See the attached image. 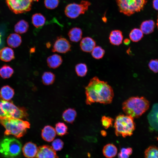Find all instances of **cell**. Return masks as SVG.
I'll use <instances>...</instances> for the list:
<instances>
[{"label": "cell", "mask_w": 158, "mask_h": 158, "mask_svg": "<svg viewBox=\"0 0 158 158\" xmlns=\"http://www.w3.org/2000/svg\"><path fill=\"white\" fill-rule=\"evenodd\" d=\"M157 118H158V114H157Z\"/></svg>", "instance_id": "cell-48"}, {"label": "cell", "mask_w": 158, "mask_h": 158, "mask_svg": "<svg viewBox=\"0 0 158 158\" xmlns=\"http://www.w3.org/2000/svg\"><path fill=\"white\" fill-rule=\"evenodd\" d=\"M150 103L143 97H131L122 104V109L125 114L134 118L140 117L149 109Z\"/></svg>", "instance_id": "cell-2"}, {"label": "cell", "mask_w": 158, "mask_h": 158, "mask_svg": "<svg viewBox=\"0 0 158 158\" xmlns=\"http://www.w3.org/2000/svg\"><path fill=\"white\" fill-rule=\"evenodd\" d=\"M145 158H158V148L154 146H150L145 152Z\"/></svg>", "instance_id": "cell-30"}, {"label": "cell", "mask_w": 158, "mask_h": 158, "mask_svg": "<svg viewBox=\"0 0 158 158\" xmlns=\"http://www.w3.org/2000/svg\"><path fill=\"white\" fill-rule=\"evenodd\" d=\"M22 145L18 140L6 137L0 141V153L7 158H13L19 155L21 151Z\"/></svg>", "instance_id": "cell-6"}, {"label": "cell", "mask_w": 158, "mask_h": 158, "mask_svg": "<svg viewBox=\"0 0 158 158\" xmlns=\"http://www.w3.org/2000/svg\"><path fill=\"white\" fill-rule=\"evenodd\" d=\"M0 123L5 128L4 135H13L20 138L25 133L30 127L28 121L13 118H0Z\"/></svg>", "instance_id": "cell-3"}, {"label": "cell", "mask_w": 158, "mask_h": 158, "mask_svg": "<svg viewBox=\"0 0 158 158\" xmlns=\"http://www.w3.org/2000/svg\"><path fill=\"white\" fill-rule=\"evenodd\" d=\"M132 117L119 114L116 117L114 124L116 136L125 138L131 136L135 128V124Z\"/></svg>", "instance_id": "cell-4"}, {"label": "cell", "mask_w": 158, "mask_h": 158, "mask_svg": "<svg viewBox=\"0 0 158 158\" xmlns=\"http://www.w3.org/2000/svg\"><path fill=\"white\" fill-rule=\"evenodd\" d=\"M26 109L16 106L10 101L0 100V118L22 119L28 116Z\"/></svg>", "instance_id": "cell-5"}, {"label": "cell", "mask_w": 158, "mask_h": 158, "mask_svg": "<svg viewBox=\"0 0 158 158\" xmlns=\"http://www.w3.org/2000/svg\"><path fill=\"white\" fill-rule=\"evenodd\" d=\"M87 105H90L94 103L104 104L111 103L114 97V92L111 87L107 82L100 80L95 76L90 81L85 87Z\"/></svg>", "instance_id": "cell-1"}, {"label": "cell", "mask_w": 158, "mask_h": 158, "mask_svg": "<svg viewBox=\"0 0 158 158\" xmlns=\"http://www.w3.org/2000/svg\"><path fill=\"white\" fill-rule=\"evenodd\" d=\"M13 72V69L8 65H4L0 68V76L4 79L11 77Z\"/></svg>", "instance_id": "cell-28"}, {"label": "cell", "mask_w": 158, "mask_h": 158, "mask_svg": "<svg viewBox=\"0 0 158 158\" xmlns=\"http://www.w3.org/2000/svg\"><path fill=\"white\" fill-rule=\"evenodd\" d=\"M102 152L104 156L107 158H113L116 155L117 149L114 144L109 143L103 147Z\"/></svg>", "instance_id": "cell-19"}, {"label": "cell", "mask_w": 158, "mask_h": 158, "mask_svg": "<svg viewBox=\"0 0 158 158\" xmlns=\"http://www.w3.org/2000/svg\"><path fill=\"white\" fill-rule=\"evenodd\" d=\"M118 158H129V155L120 152L118 154Z\"/></svg>", "instance_id": "cell-38"}, {"label": "cell", "mask_w": 158, "mask_h": 158, "mask_svg": "<svg viewBox=\"0 0 158 158\" xmlns=\"http://www.w3.org/2000/svg\"><path fill=\"white\" fill-rule=\"evenodd\" d=\"M71 45L66 38L58 37L55 40L52 49L53 52L66 53L71 50Z\"/></svg>", "instance_id": "cell-10"}, {"label": "cell", "mask_w": 158, "mask_h": 158, "mask_svg": "<svg viewBox=\"0 0 158 158\" xmlns=\"http://www.w3.org/2000/svg\"><path fill=\"white\" fill-rule=\"evenodd\" d=\"M153 5L154 8L158 10V0H154L153 2Z\"/></svg>", "instance_id": "cell-39"}, {"label": "cell", "mask_w": 158, "mask_h": 158, "mask_svg": "<svg viewBox=\"0 0 158 158\" xmlns=\"http://www.w3.org/2000/svg\"><path fill=\"white\" fill-rule=\"evenodd\" d=\"M64 143L62 140L57 138L54 140L52 143V147L55 151H59L63 148Z\"/></svg>", "instance_id": "cell-35"}, {"label": "cell", "mask_w": 158, "mask_h": 158, "mask_svg": "<svg viewBox=\"0 0 158 158\" xmlns=\"http://www.w3.org/2000/svg\"><path fill=\"white\" fill-rule=\"evenodd\" d=\"M35 48H32L30 49V52L33 53L35 52Z\"/></svg>", "instance_id": "cell-44"}, {"label": "cell", "mask_w": 158, "mask_h": 158, "mask_svg": "<svg viewBox=\"0 0 158 158\" xmlns=\"http://www.w3.org/2000/svg\"><path fill=\"white\" fill-rule=\"evenodd\" d=\"M47 62L49 67L55 69L59 67L61 64L63 59L60 55L55 54L48 57Z\"/></svg>", "instance_id": "cell-16"}, {"label": "cell", "mask_w": 158, "mask_h": 158, "mask_svg": "<svg viewBox=\"0 0 158 158\" xmlns=\"http://www.w3.org/2000/svg\"><path fill=\"white\" fill-rule=\"evenodd\" d=\"M87 138L88 140L91 142H95L97 141L96 138L94 136L89 137Z\"/></svg>", "instance_id": "cell-40"}, {"label": "cell", "mask_w": 158, "mask_h": 158, "mask_svg": "<svg viewBox=\"0 0 158 158\" xmlns=\"http://www.w3.org/2000/svg\"><path fill=\"white\" fill-rule=\"evenodd\" d=\"M123 43L125 45H128L130 43V40L128 38H126L123 40Z\"/></svg>", "instance_id": "cell-41"}, {"label": "cell", "mask_w": 158, "mask_h": 158, "mask_svg": "<svg viewBox=\"0 0 158 158\" xmlns=\"http://www.w3.org/2000/svg\"><path fill=\"white\" fill-rule=\"evenodd\" d=\"M75 70L77 75L80 77L85 76L86 75L88 71L87 65L83 63L77 64L75 67Z\"/></svg>", "instance_id": "cell-29"}, {"label": "cell", "mask_w": 158, "mask_h": 158, "mask_svg": "<svg viewBox=\"0 0 158 158\" xmlns=\"http://www.w3.org/2000/svg\"><path fill=\"white\" fill-rule=\"evenodd\" d=\"M157 28H158V19H157Z\"/></svg>", "instance_id": "cell-46"}, {"label": "cell", "mask_w": 158, "mask_h": 158, "mask_svg": "<svg viewBox=\"0 0 158 158\" xmlns=\"http://www.w3.org/2000/svg\"><path fill=\"white\" fill-rule=\"evenodd\" d=\"M91 52L92 56L94 59H102L105 53L104 50L99 46H95Z\"/></svg>", "instance_id": "cell-32"}, {"label": "cell", "mask_w": 158, "mask_h": 158, "mask_svg": "<svg viewBox=\"0 0 158 158\" xmlns=\"http://www.w3.org/2000/svg\"><path fill=\"white\" fill-rule=\"evenodd\" d=\"M143 34L140 29L135 28L130 31L129 34V38L132 41L137 42L140 40L143 37Z\"/></svg>", "instance_id": "cell-27"}, {"label": "cell", "mask_w": 158, "mask_h": 158, "mask_svg": "<svg viewBox=\"0 0 158 158\" xmlns=\"http://www.w3.org/2000/svg\"><path fill=\"white\" fill-rule=\"evenodd\" d=\"M7 42L10 47L12 48H16L19 46L21 43V37L17 34H11L8 37Z\"/></svg>", "instance_id": "cell-20"}, {"label": "cell", "mask_w": 158, "mask_h": 158, "mask_svg": "<svg viewBox=\"0 0 158 158\" xmlns=\"http://www.w3.org/2000/svg\"><path fill=\"white\" fill-rule=\"evenodd\" d=\"M28 23L23 20L19 21L15 25L14 31L16 33L22 34L26 32L29 28Z\"/></svg>", "instance_id": "cell-25"}, {"label": "cell", "mask_w": 158, "mask_h": 158, "mask_svg": "<svg viewBox=\"0 0 158 158\" xmlns=\"http://www.w3.org/2000/svg\"><path fill=\"white\" fill-rule=\"evenodd\" d=\"M77 112L73 108H69L63 111L62 117L66 122L72 123L74 121Z\"/></svg>", "instance_id": "cell-22"}, {"label": "cell", "mask_w": 158, "mask_h": 158, "mask_svg": "<svg viewBox=\"0 0 158 158\" xmlns=\"http://www.w3.org/2000/svg\"><path fill=\"white\" fill-rule=\"evenodd\" d=\"M15 58L14 52L11 48L6 47L0 51V59L5 62L11 61Z\"/></svg>", "instance_id": "cell-17"}, {"label": "cell", "mask_w": 158, "mask_h": 158, "mask_svg": "<svg viewBox=\"0 0 158 158\" xmlns=\"http://www.w3.org/2000/svg\"><path fill=\"white\" fill-rule=\"evenodd\" d=\"M14 94V90L8 85L2 87L0 90V97L5 100H10L13 97Z\"/></svg>", "instance_id": "cell-21"}, {"label": "cell", "mask_w": 158, "mask_h": 158, "mask_svg": "<svg viewBox=\"0 0 158 158\" xmlns=\"http://www.w3.org/2000/svg\"><path fill=\"white\" fill-rule=\"evenodd\" d=\"M55 129L56 133L59 136H63L68 133L67 126L63 122L57 123L55 125Z\"/></svg>", "instance_id": "cell-31"}, {"label": "cell", "mask_w": 158, "mask_h": 158, "mask_svg": "<svg viewBox=\"0 0 158 158\" xmlns=\"http://www.w3.org/2000/svg\"><path fill=\"white\" fill-rule=\"evenodd\" d=\"M155 27V23L152 20L143 22L140 26V29L143 33L148 34L152 32Z\"/></svg>", "instance_id": "cell-23"}, {"label": "cell", "mask_w": 158, "mask_h": 158, "mask_svg": "<svg viewBox=\"0 0 158 158\" xmlns=\"http://www.w3.org/2000/svg\"><path fill=\"white\" fill-rule=\"evenodd\" d=\"M35 158H58L55 150L52 147L44 145L38 147Z\"/></svg>", "instance_id": "cell-11"}, {"label": "cell", "mask_w": 158, "mask_h": 158, "mask_svg": "<svg viewBox=\"0 0 158 158\" xmlns=\"http://www.w3.org/2000/svg\"><path fill=\"white\" fill-rule=\"evenodd\" d=\"M46 47L47 48H50L51 46V44L50 42H48L46 44Z\"/></svg>", "instance_id": "cell-43"}, {"label": "cell", "mask_w": 158, "mask_h": 158, "mask_svg": "<svg viewBox=\"0 0 158 158\" xmlns=\"http://www.w3.org/2000/svg\"><path fill=\"white\" fill-rule=\"evenodd\" d=\"M32 1H38L39 0H31Z\"/></svg>", "instance_id": "cell-47"}, {"label": "cell", "mask_w": 158, "mask_h": 158, "mask_svg": "<svg viewBox=\"0 0 158 158\" xmlns=\"http://www.w3.org/2000/svg\"><path fill=\"white\" fill-rule=\"evenodd\" d=\"M83 32L80 28L74 27L68 31V35L70 40L73 42H78L82 38Z\"/></svg>", "instance_id": "cell-18"}, {"label": "cell", "mask_w": 158, "mask_h": 158, "mask_svg": "<svg viewBox=\"0 0 158 158\" xmlns=\"http://www.w3.org/2000/svg\"><path fill=\"white\" fill-rule=\"evenodd\" d=\"M90 3L86 0L81 1L80 4L73 3L67 5L65 7L64 12L68 17L75 18L82 14H84L88 10Z\"/></svg>", "instance_id": "cell-8"}, {"label": "cell", "mask_w": 158, "mask_h": 158, "mask_svg": "<svg viewBox=\"0 0 158 158\" xmlns=\"http://www.w3.org/2000/svg\"><path fill=\"white\" fill-rule=\"evenodd\" d=\"M59 0H44L45 6L48 9H53L57 7L59 4Z\"/></svg>", "instance_id": "cell-34"}, {"label": "cell", "mask_w": 158, "mask_h": 158, "mask_svg": "<svg viewBox=\"0 0 158 158\" xmlns=\"http://www.w3.org/2000/svg\"><path fill=\"white\" fill-rule=\"evenodd\" d=\"M123 36L122 32L119 30L112 31L109 37L110 42L112 45L119 46L122 43Z\"/></svg>", "instance_id": "cell-15"}, {"label": "cell", "mask_w": 158, "mask_h": 158, "mask_svg": "<svg viewBox=\"0 0 158 158\" xmlns=\"http://www.w3.org/2000/svg\"><path fill=\"white\" fill-rule=\"evenodd\" d=\"M55 129L49 125L45 126L42 130L41 136L45 141L48 142L52 141L56 136Z\"/></svg>", "instance_id": "cell-14"}, {"label": "cell", "mask_w": 158, "mask_h": 158, "mask_svg": "<svg viewBox=\"0 0 158 158\" xmlns=\"http://www.w3.org/2000/svg\"><path fill=\"white\" fill-rule=\"evenodd\" d=\"M96 45V42L94 39L91 37H86L82 39L80 45L83 51L90 52L95 47Z\"/></svg>", "instance_id": "cell-13"}, {"label": "cell", "mask_w": 158, "mask_h": 158, "mask_svg": "<svg viewBox=\"0 0 158 158\" xmlns=\"http://www.w3.org/2000/svg\"><path fill=\"white\" fill-rule=\"evenodd\" d=\"M148 66L150 70L153 72H158V60H151L149 63Z\"/></svg>", "instance_id": "cell-36"}, {"label": "cell", "mask_w": 158, "mask_h": 158, "mask_svg": "<svg viewBox=\"0 0 158 158\" xmlns=\"http://www.w3.org/2000/svg\"><path fill=\"white\" fill-rule=\"evenodd\" d=\"M120 152L130 155L132 154L133 150L132 148L131 147H128L127 148H122L121 149Z\"/></svg>", "instance_id": "cell-37"}, {"label": "cell", "mask_w": 158, "mask_h": 158, "mask_svg": "<svg viewBox=\"0 0 158 158\" xmlns=\"http://www.w3.org/2000/svg\"><path fill=\"white\" fill-rule=\"evenodd\" d=\"M43 84L46 85H51L53 83L55 79V75L52 72L46 71L44 72L42 77Z\"/></svg>", "instance_id": "cell-26"}, {"label": "cell", "mask_w": 158, "mask_h": 158, "mask_svg": "<svg viewBox=\"0 0 158 158\" xmlns=\"http://www.w3.org/2000/svg\"><path fill=\"white\" fill-rule=\"evenodd\" d=\"M113 121L112 118L105 116H102L101 119L102 126L106 129L112 126Z\"/></svg>", "instance_id": "cell-33"}, {"label": "cell", "mask_w": 158, "mask_h": 158, "mask_svg": "<svg viewBox=\"0 0 158 158\" xmlns=\"http://www.w3.org/2000/svg\"><path fill=\"white\" fill-rule=\"evenodd\" d=\"M101 133L102 135L103 136H105L107 135V132L105 130H102L101 131Z\"/></svg>", "instance_id": "cell-42"}, {"label": "cell", "mask_w": 158, "mask_h": 158, "mask_svg": "<svg viewBox=\"0 0 158 158\" xmlns=\"http://www.w3.org/2000/svg\"><path fill=\"white\" fill-rule=\"evenodd\" d=\"M24 156L28 158H33L37 154L38 150L36 144L31 142L26 143L22 149Z\"/></svg>", "instance_id": "cell-12"}, {"label": "cell", "mask_w": 158, "mask_h": 158, "mask_svg": "<svg viewBox=\"0 0 158 158\" xmlns=\"http://www.w3.org/2000/svg\"><path fill=\"white\" fill-rule=\"evenodd\" d=\"M2 42V40H1V35L0 33V44H1V43Z\"/></svg>", "instance_id": "cell-45"}, {"label": "cell", "mask_w": 158, "mask_h": 158, "mask_svg": "<svg viewBox=\"0 0 158 158\" xmlns=\"http://www.w3.org/2000/svg\"><path fill=\"white\" fill-rule=\"evenodd\" d=\"M9 9L15 14L25 13L30 11L31 0H6Z\"/></svg>", "instance_id": "cell-9"}, {"label": "cell", "mask_w": 158, "mask_h": 158, "mask_svg": "<svg viewBox=\"0 0 158 158\" xmlns=\"http://www.w3.org/2000/svg\"><path fill=\"white\" fill-rule=\"evenodd\" d=\"M32 21L33 25L37 28L44 25L46 21V18L42 14L36 13L32 15Z\"/></svg>", "instance_id": "cell-24"}, {"label": "cell", "mask_w": 158, "mask_h": 158, "mask_svg": "<svg viewBox=\"0 0 158 158\" xmlns=\"http://www.w3.org/2000/svg\"><path fill=\"white\" fill-rule=\"evenodd\" d=\"M120 12L129 16L143 9L146 0H116Z\"/></svg>", "instance_id": "cell-7"}]
</instances>
